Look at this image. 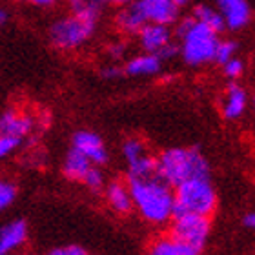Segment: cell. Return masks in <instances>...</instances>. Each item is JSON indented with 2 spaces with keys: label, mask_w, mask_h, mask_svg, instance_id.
<instances>
[{
  "label": "cell",
  "mask_w": 255,
  "mask_h": 255,
  "mask_svg": "<svg viewBox=\"0 0 255 255\" xmlns=\"http://www.w3.org/2000/svg\"><path fill=\"white\" fill-rule=\"evenodd\" d=\"M221 68H223V75L230 80V82H237V80L245 75L246 64H245V60L237 55V57H234V59H230L228 62H224Z\"/></svg>",
  "instance_id": "cell-25"
},
{
  "label": "cell",
  "mask_w": 255,
  "mask_h": 255,
  "mask_svg": "<svg viewBox=\"0 0 255 255\" xmlns=\"http://www.w3.org/2000/svg\"><path fill=\"white\" fill-rule=\"evenodd\" d=\"M66 4L69 7V13L99 22L108 7V0H66Z\"/></svg>",
  "instance_id": "cell-21"
},
{
  "label": "cell",
  "mask_w": 255,
  "mask_h": 255,
  "mask_svg": "<svg viewBox=\"0 0 255 255\" xmlns=\"http://www.w3.org/2000/svg\"><path fill=\"white\" fill-rule=\"evenodd\" d=\"M29 239V226L24 219H11L0 226V255H16Z\"/></svg>",
  "instance_id": "cell-14"
},
{
  "label": "cell",
  "mask_w": 255,
  "mask_h": 255,
  "mask_svg": "<svg viewBox=\"0 0 255 255\" xmlns=\"http://www.w3.org/2000/svg\"><path fill=\"white\" fill-rule=\"evenodd\" d=\"M254 112H255V99H254Z\"/></svg>",
  "instance_id": "cell-35"
},
{
  "label": "cell",
  "mask_w": 255,
  "mask_h": 255,
  "mask_svg": "<svg viewBox=\"0 0 255 255\" xmlns=\"http://www.w3.org/2000/svg\"><path fill=\"white\" fill-rule=\"evenodd\" d=\"M243 224H245L246 228L252 230L255 234V212H250V213H246L245 219H243Z\"/></svg>",
  "instance_id": "cell-30"
},
{
  "label": "cell",
  "mask_w": 255,
  "mask_h": 255,
  "mask_svg": "<svg viewBox=\"0 0 255 255\" xmlns=\"http://www.w3.org/2000/svg\"><path fill=\"white\" fill-rule=\"evenodd\" d=\"M175 213H193L202 217H212L219 206L217 190L212 179H193L173 188Z\"/></svg>",
  "instance_id": "cell-5"
},
{
  "label": "cell",
  "mask_w": 255,
  "mask_h": 255,
  "mask_svg": "<svg viewBox=\"0 0 255 255\" xmlns=\"http://www.w3.org/2000/svg\"><path fill=\"white\" fill-rule=\"evenodd\" d=\"M71 148L84 155L93 166H104L110 160V151L106 148V142L102 140L99 133L91 129H79L71 135Z\"/></svg>",
  "instance_id": "cell-10"
},
{
  "label": "cell",
  "mask_w": 255,
  "mask_h": 255,
  "mask_svg": "<svg viewBox=\"0 0 255 255\" xmlns=\"http://www.w3.org/2000/svg\"><path fill=\"white\" fill-rule=\"evenodd\" d=\"M7 22H9V13L4 7H0V27H4Z\"/></svg>",
  "instance_id": "cell-33"
},
{
  "label": "cell",
  "mask_w": 255,
  "mask_h": 255,
  "mask_svg": "<svg viewBox=\"0 0 255 255\" xmlns=\"http://www.w3.org/2000/svg\"><path fill=\"white\" fill-rule=\"evenodd\" d=\"M177 49L182 62L190 68H204L215 62L219 33L202 26L193 16H181L173 29Z\"/></svg>",
  "instance_id": "cell-3"
},
{
  "label": "cell",
  "mask_w": 255,
  "mask_h": 255,
  "mask_svg": "<svg viewBox=\"0 0 255 255\" xmlns=\"http://www.w3.org/2000/svg\"><path fill=\"white\" fill-rule=\"evenodd\" d=\"M191 16L195 18L197 22H201L202 26L210 27L212 31L215 33H221L226 31V27H224V22H223V16L221 13L217 11V7L212 4H195L193 5V9H191Z\"/></svg>",
  "instance_id": "cell-20"
},
{
  "label": "cell",
  "mask_w": 255,
  "mask_h": 255,
  "mask_svg": "<svg viewBox=\"0 0 255 255\" xmlns=\"http://www.w3.org/2000/svg\"><path fill=\"white\" fill-rule=\"evenodd\" d=\"M239 55V44L230 38H221L217 44V51H215V62L219 66H223L224 62H228L230 59H234Z\"/></svg>",
  "instance_id": "cell-24"
},
{
  "label": "cell",
  "mask_w": 255,
  "mask_h": 255,
  "mask_svg": "<svg viewBox=\"0 0 255 255\" xmlns=\"http://www.w3.org/2000/svg\"><path fill=\"white\" fill-rule=\"evenodd\" d=\"M155 175L168 186L177 188L193 179H210L212 168L201 149L168 148L155 155Z\"/></svg>",
  "instance_id": "cell-2"
},
{
  "label": "cell",
  "mask_w": 255,
  "mask_h": 255,
  "mask_svg": "<svg viewBox=\"0 0 255 255\" xmlns=\"http://www.w3.org/2000/svg\"><path fill=\"white\" fill-rule=\"evenodd\" d=\"M173 2H175V4L182 9V7H186V5H190L191 2H193V0H173Z\"/></svg>",
  "instance_id": "cell-34"
},
{
  "label": "cell",
  "mask_w": 255,
  "mask_h": 255,
  "mask_svg": "<svg viewBox=\"0 0 255 255\" xmlns=\"http://www.w3.org/2000/svg\"><path fill=\"white\" fill-rule=\"evenodd\" d=\"M16 255H26V254H16Z\"/></svg>",
  "instance_id": "cell-36"
},
{
  "label": "cell",
  "mask_w": 255,
  "mask_h": 255,
  "mask_svg": "<svg viewBox=\"0 0 255 255\" xmlns=\"http://www.w3.org/2000/svg\"><path fill=\"white\" fill-rule=\"evenodd\" d=\"M106 55L110 57V62H121L128 55V44L124 40H113L108 44Z\"/></svg>",
  "instance_id": "cell-27"
},
{
  "label": "cell",
  "mask_w": 255,
  "mask_h": 255,
  "mask_svg": "<svg viewBox=\"0 0 255 255\" xmlns=\"http://www.w3.org/2000/svg\"><path fill=\"white\" fill-rule=\"evenodd\" d=\"M29 4L37 5V7H53L59 0H27Z\"/></svg>",
  "instance_id": "cell-31"
},
{
  "label": "cell",
  "mask_w": 255,
  "mask_h": 255,
  "mask_svg": "<svg viewBox=\"0 0 255 255\" xmlns=\"http://www.w3.org/2000/svg\"><path fill=\"white\" fill-rule=\"evenodd\" d=\"M250 108V93L239 82H230L221 97V113L230 123H235L246 115Z\"/></svg>",
  "instance_id": "cell-13"
},
{
  "label": "cell",
  "mask_w": 255,
  "mask_h": 255,
  "mask_svg": "<svg viewBox=\"0 0 255 255\" xmlns=\"http://www.w3.org/2000/svg\"><path fill=\"white\" fill-rule=\"evenodd\" d=\"M162 68H164V62H162L157 55L144 53V51L129 57V59L126 60V64L123 66L124 75L133 77V79L157 77V75L162 73Z\"/></svg>",
  "instance_id": "cell-16"
},
{
  "label": "cell",
  "mask_w": 255,
  "mask_h": 255,
  "mask_svg": "<svg viewBox=\"0 0 255 255\" xmlns=\"http://www.w3.org/2000/svg\"><path fill=\"white\" fill-rule=\"evenodd\" d=\"M91 162L86 159L84 155H80L79 151H75L73 148H69V151L66 153L60 166L62 175L68 179L69 182H82V179L86 177V173L91 170Z\"/></svg>",
  "instance_id": "cell-19"
},
{
  "label": "cell",
  "mask_w": 255,
  "mask_h": 255,
  "mask_svg": "<svg viewBox=\"0 0 255 255\" xmlns=\"http://www.w3.org/2000/svg\"><path fill=\"white\" fill-rule=\"evenodd\" d=\"M168 226H170V234L173 237L201 252L204 250L210 234H212L210 217L193 215V213H175Z\"/></svg>",
  "instance_id": "cell-7"
},
{
  "label": "cell",
  "mask_w": 255,
  "mask_h": 255,
  "mask_svg": "<svg viewBox=\"0 0 255 255\" xmlns=\"http://www.w3.org/2000/svg\"><path fill=\"white\" fill-rule=\"evenodd\" d=\"M102 195H104V201H106L108 208L113 213L124 217V215H129L133 212V201H131V193H129V186H128V181H123V179L108 181L104 190H102Z\"/></svg>",
  "instance_id": "cell-15"
},
{
  "label": "cell",
  "mask_w": 255,
  "mask_h": 255,
  "mask_svg": "<svg viewBox=\"0 0 255 255\" xmlns=\"http://www.w3.org/2000/svg\"><path fill=\"white\" fill-rule=\"evenodd\" d=\"M137 44L138 48H140V51L157 55L162 62L175 59L177 55H179L175 35H173V29L170 26L146 24L137 33Z\"/></svg>",
  "instance_id": "cell-8"
},
{
  "label": "cell",
  "mask_w": 255,
  "mask_h": 255,
  "mask_svg": "<svg viewBox=\"0 0 255 255\" xmlns=\"http://www.w3.org/2000/svg\"><path fill=\"white\" fill-rule=\"evenodd\" d=\"M113 26L123 37H137V33L146 26L137 4L133 2L124 7H117V13L113 16Z\"/></svg>",
  "instance_id": "cell-18"
},
{
  "label": "cell",
  "mask_w": 255,
  "mask_h": 255,
  "mask_svg": "<svg viewBox=\"0 0 255 255\" xmlns=\"http://www.w3.org/2000/svg\"><path fill=\"white\" fill-rule=\"evenodd\" d=\"M146 255H201V250L182 243L181 239L173 237L168 232V234H160L149 241Z\"/></svg>",
  "instance_id": "cell-17"
},
{
  "label": "cell",
  "mask_w": 255,
  "mask_h": 255,
  "mask_svg": "<svg viewBox=\"0 0 255 255\" xmlns=\"http://www.w3.org/2000/svg\"><path fill=\"white\" fill-rule=\"evenodd\" d=\"M215 7L223 16L224 27L230 31H243L254 18L250 0H215Z\"/></svg>",
  "instance_id": "cell-12"
},
{
  "label": "cell",
  "mask_w": 255,
  "mask_h": 255,
  "mask_svg": "<svg viewBox=\"0 0 255 255\" xmlns=\"http://www.w3.org/2000/svg\"><path fill=\"white\" fill-rule=\"evenodd\" d=\"M123 75H124V69L119 62H108L106 66L101 68V77L106 80H117Z\"/></svg>",
  "instance_id": "cell-29"
},
{
  "label": "cell",
  "mask_w": 255,
  "mask_h": 255,
  "mask_svg": "<svg viewBox=\"0 0 255 255\" xmlns=\"http://www.w3.org/2000/svg\"><path fill=\"white\" fill-rule=\"evenodd\" d=\"M106 175H104V171H102L101 166H91V170L86 173V177L82 179L80 184H84L86 190H90L91 193H102L104 186H106Z\"/></svg>",
  "instance_id": "cell-23"
},
{
  "label": "cell",
  "mask_w": 255,
  "mask_h": 255,
  "mask_svg": "<svg viewBox=\"0 0 255 255\" xmlns=\"http://www.w3.org/2000/svg\"><path fill=\"white\" fill-rule=\"evenodd\" d=\"M99 27V22L84 18V16L62 15L55 18L48 27V40L55 49L64 53H73L79 49L86 48L93 40Z\"/></svg>",
  "instance_id": "cell-4"
},
{
  "label": "cell",
  "mask_w": 255,
  "mask_h": 255,
  "mask_svg": "<svg viewBox=\"0 0 255 255\" xmlns=\"http://www.w3.org/2000/svg\"><path fill=\"white\" fill-rule=\"evenodd\" d=\"M131 193L133 210L144 223L151 226H168L175 215V195L173 188L160 181L157 175L128 181Z\"/></svg>",
  "instance_id": "cell-1"
},
{
  "label": "cell",
  "mask_w": 255,
  "mask_h": 255,
  "mask_svg": "<svg viewBox=\"0 0 255 255\" xmlns=\"http://www.w3.org/2000/svg\"><path fill=\"white\" fill-rule=\"evenodd\" d=\"M137 0H108V5H115V7H124V5H129Z\"/></svg>",
  "instance_id": "cell-32"
},
{
  "label": "cell",
  "mask_w": 255,
  "mask_h": 255,
  "mask_svg": "<svg viewBox=\"0 0 255 255\" xmlns=\"http://www.w3.org/2000/svg\"><path fill=\"white\" fill-rule=\"evenodd\" d=\"M146 24L175 26L181 18V7L173 0H137L135 2Z\"/></svg>",
  "instance_id": "cell-11"
},
{
  "label": "cell",
  "mask_w": 255,
  "mask_h": 255,
  "mask_svg": "<svg viewBox=\"0 0 255 255\" xmlns=\"http://www.w3.org/2000/svg\"><path fill=\"white\" fill-rule=\"evenodd\" d=\"M37 126V117L22 108H7L0 113V135L20 138L26 142L35 133Z\"/></svg>",
  "instance_id": "cell-9"
},
{
  "label": "cell",
  "mask_w": 255,
  "mask_h": 255,
  "mask_svg": "<svg viewBox=\"0 0 255 255\" xmlns=\"http://www.w3.org/2000/svg\"><path fill=\"white\" fill-rule=\"evenodd\" d=\"M18 195V184L11 177L0 175V213L13 206Z\"/></svg>",
  "instance_id": "cell-22"
},
{
  "label": "cell",
  "mask_w": 255,
  "mask_h": 255,
  "mask_svg": "<svg viewBox=\"0 0 255 255\" xmlns=\"http://www.w3.org/2000/svg\"><path fill=\"white\" fill-rule=\"evenodd\" d=\"M121 153L126 164V181L155 175V153L142 137H126L121 146Z\"/></svg>",
  "instance_id": "cell-6"
},
{
  "label": "cell",
  "mask_w": 255,
  "mask_h": 255,
  "mask_svg": "<svg viewBox=\"0 0 255 255\" xmlns=\"http://www.w3.org/2000/svg\"><path fill=\"white\" fill-rule=\"evenodd\" d=\"M22 146H24V140H20V138L0 135V162L11 159Z\"/></svg>",
  "instance_id": "cell-26"
},
{
  "label": "cell",
  "mask_w": 255,
  "mask_h": 255,
  "mask_svg": "<svg viewBox=\"0 0 255 255\" xmlns=\"http://www.w3.org/2000/svg\"><path fill=\"white\" fill-rule=\"evenodd\" d=\"M46 255H90V252L80 245H66V246L51 248Z\"/></svg>",
  "instance_id": "cell-28"
}]
</instances>
